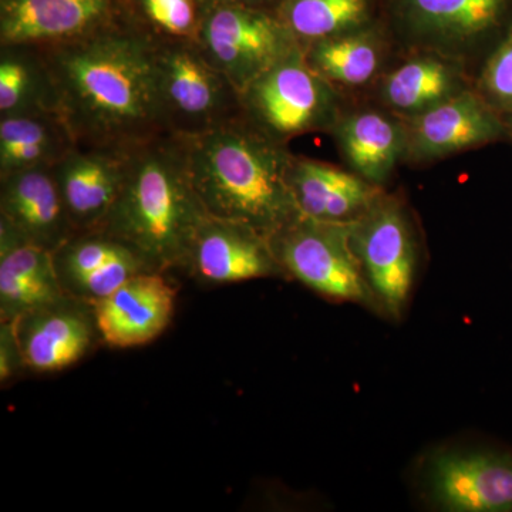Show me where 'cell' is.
<instances>
[{
  "label": "cell",
  "instance_id": "cell-1",
  "mask_svg": "<svg viewBox=\"0 0 512 512\" xmlns=\"http://www.w3.org/2000/svg\"><path fill=\"white\" fill-rule=\"evenodd\" d=\"M33 49L45 72L46 107L62 119L74 144L130 148L168 134L158 99L157 37L143 26L127 20Z\"/></svg>",
  "mask_w": 512,
  "mask_h": 512
},
{
  "label": "cell",
  "instance_id": "cell-2",
  "mask_svg": "<svg viewBox=\"0 0 512 512\" xmlns=\"http://www.w3.org/2000/svg\"><path fill=\"white\" fill-rule=\"evenodd\" d=\"M208 215L192 184L185 138L161 134L130 147L123 188L97 229L164 272L188 265Z\"/></svg>",
  "mask_w": 512,
  "mask_h": 512
},
{
  "label": "cell",
  "instance_id": "cell-3",
  "mask_svg": "<svg viewBox=\"0 0 512 512\" xmlns=\"http://www.w3.org/2000/svg\"><path fill=\"white\" fill-rule=\"evenodd\" d=\"M192 184L211 217L241 222L271 239L301 215L282 143L245 119L185 138Z\"/></svg>",
  "mask_w": 512,
  "mask_h": 512
},
{
  "label": "cell",
  "instance_id": "cell-4",
  "mask_svg": "<svg viewBox=\"0 0 512 512\" xmlns=\"http://www.w3.org/2000/svg\"><path fill=\"white\" fill-rule=\"evenodd\" d=\"M156 66L168 134L197 137L242 116L241 93L197 39H157Z\"/></svg>",
  "mask_w": 512,
  "mask_h": 512
},
{
  "label": "cell",
  "instance_id": "cell-5",
  "mask_svg": "<svg viewBox=\"0 0 512 512\" xmlns=\"http://www.w3.org/2000/svg\"><path fill=\"white\" fill-rule=\"evenodd\" d=\"M197 42L239 93L301 46L284 20L242 5L208 10Z\"/></svg>",
  "mask_w": 512,
  "mask_h": 512
},
{
  "label": "cell",
  "instance_id": "cell-6",
  "mask_svg": "<svg viewBox=\"0 0 512 512\" xmlns=\"http://www.w3.org/2000/svg\"><path fill=\"white\" fill-rule=\"evenodd\" d=\"M241 101L245 119L279 143L322 127L332 113L328 83L312 69L302 45L244 90Z\"/></svg>",
  "mask_w": 512,
  "mask_h": 512
},
{
  "label": "cell",
  "instance_id": "cell-7",
  "mask_svg": "<svg viewBox=\"0 0 512 512\" xmlns=\"http://www.w3.org/2000/svg\"><path fill=\"white\" fill-rule=\"evenodd\" d=\"M352 227L299 215L271 237L279 264L296 279L336 299L363 301L366 282L350 241Z\"/></svg>",
  "mask_w": 512,
  "mask_h": 512
},
{
  "label": "cell",
  "instance_id": "cell-8",
  "mask_svg": "<svg viewBox=\"0 0 512 512\" xmlns=\"http://www.w3.org/2000/svg\"><path fill=\"white\" fill-rule=\"evenodd\" d=\"M124 22L117 0H2L0 47L62 45Z\"/></svg>",
  "mask_w": 512,
  "mask_h": 512
},
{
  "label": "cell",
  "instance_id": "cell-9",
  "mask_svg": "<svg viewBox=\"0 0 512 512\" xmlns=\"http://www.w3.org/2000/svg\"><path fill=\"white\" fill-rule=\"evenodd\" d=\"M431 494L443 510L512 512V451H451L434 458Z\"/></svg>",
  "mask_w": 512,
  "mask_h": 512
},
{
  "label": "cell",
  "instance_id": "cell-10",
  "mask_svg": "<svg viewBox=\"0 0 512 512\" xmlns=\"http://www.w3.org/2000/svg\"><path fill=\"white\" fill-rule=\"evenodd\" d=\"M369 284L392 313H399L413 284L414 244L402 211L384 204L367 212L350 234Z\"/></svg>",
  "mask_w": 512,
  "mask_h": 512
},
{
  "label": "cell",
  "instance_id": "cell-11",
  "mask_svg": "<svg viewBox=\"0 0 512 512\" xmlns=\"http://www.w3.org/2000/svg\"><path fill=\"white\" fill-rule=\"evenodd\" d=\"M128 150L74 144L52 165L76 232L93 231L106 220L123 188Z\"/></svg>",
  "mask_w": 512,
  "mask_h": 512
},
{
  "label": "cell",
  "instance_id": "cell-12",
  "mask_svg": "<svg viewBox=\"0 0 512 512\" xmlns=\"http://www.w3.org/2000/svg\"><path fill=\"white\" fill-rule=\"evenodd\" d=\"M0 214L20 238L55 252L74 229L52 165L26 168L0 177Z\"/></svg>",
  "mask_w": 512,
  "mask_h": 512
},
{
  "label": "cell",
  "instance_id": "cell-13",
  "mask_svg": "<svg viewBox=\"0 0 512 512\" xmlns=\"http://www.w3.org/2000/svg\"><path fill=\"white\" fill-rule=\"evenodd\" d=\"M161 274L140 272L94 302V319L106 343L114 348H134L164 332L173 316L175 291Z\"/></svg>",
  "mask_w": 512,
  "mask_h": 512
},
{
  "label": "cell",
  "instance_id": "cell-14",
  "mask_svg": "<svg viewBox=\"0 0 512 512\" xmlns=\"http://www.w3.org/2000/svg\"><path fill=\"white\" fill-rule=\"evenodd\" d=\"M271 239L241 222L208 215L198 229L188 268L210 284H232L274 274Z\"/></svg>",
  "mask_w": 512,
  "mask_h": 512
},
{
  "label": "cell",
  "instance_id": "cell-15",
  "mask_svg": "<svg viewBox=\"0 0 512 512\" xmlns=\"http://www.w3.org/2000/svg\"><path fill=\"white\" fill-rule=\"evenodd\" d=\"M64 301L55 256L0 222V311L3 320Z\"/></svg>",
  "mask_w": 512,
  "mask_h": 512
},
{
  "label": "cell",
  "instance_id": "cell-16",
  "mask_svg": "<svg viewBox=\"0 0 512 512\" xmlns=\"http://www.w3.org/2000/svg\"><path fill=\"white\" fill-rule=\"evenodd\" d=\"M505 124L497 110L481 97L458 94L424 111L413 124L416 156L437 158L500 140Z\"/></svg>",
  "mask_w": 512,
  "mask_h": 512
},
{
  "label": "cell",
  "instance_id": "cell-17",
  "mask_svg": "<svg viewBox=\"0 0 512 512\" xmlns=\"http://www.w3.org/2000/svg\"><path fill=\"white\" fill-rule=\"evenodd\" d=\"M15 323L23 363L39 372L73 365L92 345V323L66 302L26 313Z\"/></svg>",
  "mask_w": 512,
  "mask_h": 512
},
{
  "label": "cell",
  "instance_id": "cell-18",
  "mask_svg": "<svg viewBox=\"0 0 512 512\" xmlns=\"http://www.w3.org/2000/svg\"><path fill=\"white\" fill-rule=\"evenodd\" d=\"M288 180L299 212L313 220L342 222L365 208L372 197L355 175L305 158H293Z\"/></svg>",
  "mask_w": 512,
  "mask_h": 512
},
{
  "label": "cell",
  "instance_id": "cell-19",
  "mask_svg": "<svg viewBox=\"0 0 512 512\" xmlns=\"http://www.w3.org/2000/svg\"><path fill=\"white\" fill-rule=\"evenodd\" d=\"M417 32L444 43H468L500 29L512 0H404Z\"/></svg>",
  "mask_w": 512,
  "mask_h": 512
},
{
  "label": "cell",
  "instance_id": "cell-20",
  "mask_svg": "<svg viewBox=\"0 0 512 512\" xmlns=\"http://www.w3.org/2000/svg\"><path fill=\"white\" fill-rule=\"evenodd\" d=\"M339 141L357 173L376 183L389 177L402 150V137L397 127L382 114L372 111L343 121Z\"/></svg>",
  "mask_w": 512,
  "mask_h": 512
},
{
  "label": "cell",
  "instance_id": "cell-21",
  "mask_svg": "<svg viewBox=\"0 0 512 512\" xmlns=\"http://www.w3.org/2000/svg\"><path fill=\"white\" fill-rule=\"evenodd\" d=\"M457 80L447 64L416 59L394 70L384 83L383 96L394 109L424 113L453 97Z\"/></svg>",
  "mask_w": 512,
  "mask_h": 512
},
{
  "label": "cell",
  "instance_id": "cell-22",
  "mask_svg": "<svg viewBox=\"0 0 512 512\" xmlns=\"http://www.w3.org/2000/svg\"><path fill=\"white\" fill-rule=\"evenodd\" d=\"M306 60L326 82L359 86L377 72L379 49L369 37L333 36L316 40L305 50Z\"/></svg>",
  "mask_w": 512,
  "mask_h": 512
},
{
  "label": "cell",
  "instance_id": "cell-23",
  "mask_svg": "<svg viewBox=\"0 0 512 512\" xmlns=\"http://www.w3.org/2000/svg\"><path fill=\"white\" fill-rule=\"evenodd\" d=\"M46 82L33 47L2 46L0 50V116L32 107H46Z\"/></svg>",
  "mask_w": 512,
  "mask_h": 512
},
{
  "label": "cell",
  "instance_id": "cell-24",
  "mask_svg": "<svg viewBox=\"0 0 512 512\" xmlns=\"http://www.w3.org/2000/svg\"><path fill=\"white\" fill-rule=\"evenodd\" d=\"M367 0H288L284 22L298 40L342 35L365 19Z\"/></svg>",
  "mask_w": 512,
  "mask_h": 512
},
{
  "label": "cell",
  "instance_id": "cell-25",
  "mask_svg": "<svg viewBox=\"0 0 512 512\" xmlns=\"http://www.w3.org/2000/svg\"><path fill=\"white\" fill-rule=\"evenodd\" d=\"M126 244L101 229L77 232L53 252L63 288H72L101 265L126 252Z\"/></svg>",
  "mask_w": 512,
  "mask_h": 512
},
{
  "label": "cell",
  "instance_id": "cell-26",
  "mask_svg": "<svg viewBox=\"0 0 512 512\" xmlns=\"http://www.w3.org/2000/svg\"><path fill=\"white\" fill-rule=\"evenodd\" d=\"M147 29L157 39H197L201 19L194 0H140Z\"/></svg>",
  "mask_w": 512,
  "mask_h": 512
},
{
  "label": "cell",
  "instance_id": "cell-27",
  "mask_svg": "<svg viewBox=\"0 0 512 512\" xmlns=\"http://www.w3.org/2000/svg\"><path fill=\"white\" fill-rule=\"evenodd\" d=\"M146 271H151L146 262L133 249H127L123 254L101 265L92 274L74 284L72 289L84 298L97 302L116 291L134 275Z\"/></svg>",
  "mask_w": 512,
  "mask_h": 512
},
{
  "label": "cell",
  "instance_id": "cell-28",
  "mask_svg": "<svg viewBox=\"0 0 512 512\" xmlns=\"http://www.w3.org/2000/svg\"><path fill=\"white\" fill-rule=\"evenodd\" d=\"M481 87L491 107L512 116V28L488 60Z\"/></svg>",
  "mask_w": 512,
  "mask_h": 512
},
{
  "label": "cell",
  "instance_id": "cell-29",
  "mask_svg": "<svg viewBox=\"0 0 512 512\" xmlns=\"http://www.w3.org/2000/svg\"><path fill=\"white\" fill-rule=\"evenodd\" d=\"M23 362L15 320H3L0 330V377L3 382L15 373L18 363Z\"/></svg>",
  "mask_w": 512,
  "mask_h": 512
},
{
  "label": "cell",
  "instance_id": "cell-30",
  "mask_svg": "<svg viewBox=\"0 0 512 512\" xmlns=\"http://www.w3.org/2000/svg\"><path fill=\"white\" fill-rule=\"evenodd\" d=\"M218 6L221 5H239V2H244V0H218Z\"/></svg>",
  "mask_w": 512,
  "mask_h": 512
},
{
  "label": "cell",
  "instance_id": "cell-31",
  "mask_svg": "<svg viewBox=\"0 0 512 512\" xmlns=\"http://www.w3.org/2000/svg\"><path fill=\"white\" fill-rule=\"evenodd\" d=\"M510 128H511V133H512V123H511V126H510Z\"/></svg>",
  "mask_w": 512,
  "mask_h": 512
}]
</instances>
